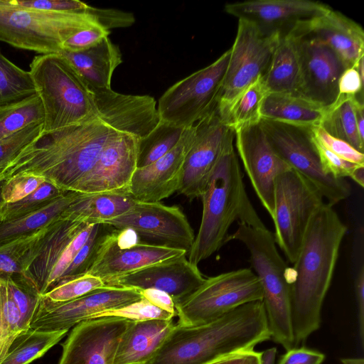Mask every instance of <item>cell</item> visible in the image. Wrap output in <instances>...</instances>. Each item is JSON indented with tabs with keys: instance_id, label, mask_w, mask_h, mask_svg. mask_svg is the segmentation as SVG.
Segmentation results:
<instances>
[{
	"instance_id": "obj_38",
	"label": "cell",
	"mask_w": 364,
	"mask_h": 364,
	"mask_svg": "<svg viewBox=\"0 0 364 364\" xmlns=\"http://www.w3.org/2000/svg\"><path fill=\"white\" fill-rule=\"evenodd\" d=\"M36 93L28 71L13 63L0 51V105Z\"/></svg>"
},
{
	"instance_id": "obj_4",
	"label": "cell",
	"mask_w": 364,
	"mask_h": 364,
	"mask_svg": "<svg viewBox=\"0 0 364 364\" xmlns=\"http://www.w3.org/2000/svg\"><path fill=\"white\" fill-rule=\"evenodd\" d=\"M200 198L202 218L187 258L198 265L226 243L234 223L265 228L246 191L234 144L223 154Z\"/></svg>"
},
{
	"instance_id": "obj_43",
	"label": "cell",
	"mask_w": 364,
	"mask_h": 364,
	"mask_svg": "<svg viewBox=\"0 0 364 364\" xmlns=\"http://www.w3.org/2000/svg\"><path fill=\"white\" fill-rule=\"evenodd\" d=\"M106 286L102 279L85 274L59 281L41 297L53 303H63L78 299Z\"/></svg>"
},
{
	"instance_id": "obj_55",
	"label": "cell",
	"mask_w": 364,
	"mask_h": 364,
	"mask_svg": "<svg viewBox=\"0 0 364 364\" xmlns=\"http://www.w3.org/2000/svg\"><path fill=\"white\" fill-rule=\"evenodd\" d=\"M354 290L358 309V332L363 346L364 341V265L363 263L355 276Z\"/></svg>"
},
{
	"instance_id": "obj_5",
	"label": "cell",
	"mask_w": 364,
	"mask_h": 364,
	"mask_svg": "<svg viewBox=\"0 0 364 364\" xmlns=\"http://www.w3.org/2000/svg\"><path fill=\"white\" fill-rule=\"evenodd\" d=\"M28 73L43 107L41 134L98 117L92 90L60 53L36 55Z\"/></svg>"
},
{
	"instance_id": "obj_27",
	"label": "cell",
	"mask_w": 364,
	"mask_h": 364,
	"mask_svg": "<svg viewBox=\"0 0 364 364\" xmlns=\"http://www.w3.org/2000/svg\"><path fill=\"white\" fill-rule=\"evenodd\" d=\"M168 320H131L123 334L114 364H144L156 353L175 326Z\"/></svg>"
},
{
	"instance_id": "obj_26",
	"label": "cell",
	"mask_w": 364,
	"mask_h": 364,
	"mask_svg": "<svg viewBox=\"0 0 364 364\" xmlns=\"http://www.w3.org/2000/svg\"><path fill=\"white\" fill-rule=\"evenodd\" d=\"M294 31L306 33L329 47L346 69L354 67L364 56V31L355 21L331 9L301 24Z\"/></svg>"
},
{
	"instance_id": "obj_60",
	"label": "cell",
	"mask_w": 364,
	"mask_h": 364,
	"mask_svg": "<svg viewBox=\"0 0 364 364\" xmlns=\"http://www.w3.org/2000/svg\"><path fill=\"white\" fill-rule=\"evenodd\" d=\"M341 360L343 364H364V360L362 358H342Z\"/></svg>"
},
{
	"instance_id": "obj_13",
	"label": "cell",
	"mask_w": 364,
	"mask_h": 364,
	"mask_svg": "<svg viewBox=\"0 0 364 364\" xmlns=\"http://www.w3.org/2000/svg\"><path fill=\"white\" fill-rule=\"evenodd\" d=\"M279 38L277 34H264L252 23L238 19L216 109L221 119L237 97L257 79L264 77Z\"/></svg>"
},
{
	"instance_id": "obj_24",
	"label": "cell",
	"mask_w": 364,
	"mask_h": 364,
	"mask_svg": "<svg viewBox=\"0 0 364 364\" xmlns=\"http://www.w3.org/2000/svg\"><path fill=\"white\" fill-rule=\"evenodd\" d=\"M97 117L113 129L141 139L160 122L154 97L120 94L111 89L91 88Z\"/></svg>"
},
{
	"instance_id": "obj_42",
	"label": "cell",
	"mask_w": 364,
	"mask_h": 364,
	"mask_svg": "<svg viewBox=\"0 0 364 364\" xmlns=\"http://www.w3.org/2000/svg\"><path fill=\"white\" fill-rule=\"evenodd\" d=\"M113 230L114 228L105 223L96 224L90 235L59 281L87 274L95 262L100 248Z\"/></svg>"
},
{
	"instance_id": "obj_30",
	"label": "cell",
	"mask_w": 364,
	"mask_h": 364,
	"mask_svg": "<svg viewBox=\"0 0 364 364\" xmlns=\"http://www.w3.org/2000/svg\"><path fill=\"white\" fill-rule=\"evenodd\" d=\"M326 109L298 95L268 93L261 114L262 119L312 128L321 125Z\"/></svg>"
},
{
	"instance_id": "obj_34",
	"label": "cell",
	"mask_w": 364,
	"mask_h": 364,
	"mask_svg": "<svg viewBox=\"0 0 364 364\" xmlns=\"http://www.w3.org/2000/svg\"><path fill=\"white\" fill-rule=\"evenodd\" d=\"M68 331H42L29 328L16 337L0 364H29L60 341Z\"/></svg>"
},
{
	"instance_id": "obj_61",
	"label": "cell",
	"mask_w": 364,
	"mask_h": 364,
	"mask_svg": "<svg viewBox=\"0 0 364 364\" xmlns=\"http://www.w3.org/2000/svg\"><path fill=\"white\" fill-rule=\"evenodd\" d=\"M4 182V180H0V207L3 203V200H2V197H1V188H2Z\"/></svg>"
},
{
	"instance_id": "obj_23",
	"label": "cell",
	"mask_w": 364,
	"mask_h": 364,
	"mask_svg": "<svg viewBox=\"0 0 364 364\" xmlns=\"http://www.w3.org/2000/svg\"><path fill=\"white\" fill-rule=\"evenodd\" d=\"M205 280L198 265L191 263L187 255H183L110 279L105 284L140 291L159 290L169 295L176 307L195 292Z\"/></svg>"
},
{
	"instance_id": "obj_56",
	"label": "cell",
	"mask_w": 364,
	"mask_h": 364,
	"mask_svg": "<svg viewBox=\"0 0 364 364\" xmlns=\"http://www.w3.org/2000/svg\"><path fill=\"white\" fill-rule=\"evenodd\" d=\"M262 352L249 349L233 353L205 364H260Z\"/></svg>"
},
{
	"instance_id": "obj_9",
	"label": "cell",
	"mask_w": 364,
	"mask_h": 364,
	"mask_svg": "<svg viewBox=\"0 0 364 364\" xmlns=\"http://www.w3.org/2000/svg\"><path fill=\"white\" fill-rule=\"evenodd\" d=\"M262 288L250 268L205 278L202 285L178 305L176 324L198 326L212 321L243 304L262 301Z\"/></svg>"
},
{
	"instance_id": "obj_54",
	"label": "cell",
	"mask_w": 364,
	"mask_h": 364,
	"mask_svg": "<svg viewBox=\"0 0 364 364\" xmlns=\"http://www.w3.org/2000/svg\"><path fill=\"white\" fill-rule=\"evenodd\" d=\"M338 95L360 96L363 95V79L355 67L346 68L340 76Z\"/></svg>"
},
{
	"instance_id": "obj_35",
	"label": "cell",
	"mask_w": 364,
	"mask_h": 364,
	"mask_svg": "<svg viewBox=\"0 0 364 364\" xmlns=\"http://www.w3.org/2000/svg\"><path fill=\"white\" fill-rule=\"evenodd\" d=\"M267 94L262 77L257 79L237 97L221 120L233 131L243 126L259 123L262 103Z\"/></svg>"
},
{
	"instance_id": "obj_20",
	"label": "cell",
	"mask_w": 364,
	"mask_h": 364,
	"mask_svg": "<svg viewBox=\"0 0 364 364\" xmlns=\"http://www.w3.org/2000/svg\"><path fill=\"white\" fill-rule=\"evenodd\" d=\"M130 321L119 316H105L79 323L61 344L58 364H114Z\"/></svg>"
},
{
	"instance_id": "obj_51",
	"label": "cell",
	"mask_w": 364,
	"mask_h": 364,
	"mask_svg": "<svg viewBox=\"0 0 364 364\" xmlns=\"http://www.w3.org/2000/svg\"><path fill=\"white\" fill-rule=\"evenodd\" d=\"M15 5L46 11L77 13L90 9V6L78 0H10Z\"/></svg>"
},
{
	"instance_id": "obj_41",
	"label": "cell",
	"mask_w": 364,
	"mask_h": 364,
	"mask_svg": "<svg viewBox=\"0 0 364 364\" xmlns=\"http://www.w3.org/2000/svg\"><path fill=\"white\" fill-rule=\"evenodd\" d=\"M48 227L0 246V275L21 276L23 274L28 267L30 249Z\"/></svg>"
},
{
	"instance_id": "obj_12",
	"label": "cell",
	"mask_w": 364,
	"mask_h": 364,
	"mask_svg": "<svg viewBox=\"0 0 364 364\" xmlns=\"http://www.w3.org/2000/svg\"><path fill=\"white\" fill-rule=\"evenodd\" d=\"M95 225L65 213L41 238L36 255L21 279L38 294H44L60 280Z\"/></svg>"
},
{
	"instance_id": "obj_49",
	"label": "cell",
	"mask_w": 364,
	"mask_h": 364,
	"mask_svg": "<svg viewBox=\"0 0 364 364\" xmlns=\"http://www.w3.org/2000/svg\"><path fill=\"white\" fill-rule=\"evenodd\" d=\"M312 139L326 174L336 178H350L355 169L362 166L341 159L319 144L313 136Z\"/></svg>"
},
{
	"instance_id": "obj_37",
	"label": "cell",
	"mask_w": 364,
	"mask_h": 364,
	"mask_svg": "<svg viewBox=\"0 0 364 364\" xmlns=\"http://www.w3.org/2000/svg\"><path fill=\"white\" fill-rule=\"evenodd\" d=\"M186 129L161 120L148 135L138 140L137 168L151 164L170 151Z\"/></svg>"
},
{
	"instance_id": "obj_47",
	"label": "cell",
	"mask_w": 364,
	"mask_h": 364,
	"mask_svg": "<svg viewBox=\"0 0 364 364\" xmlns=\"http://www.w3.org/2000/svg\"><path fill=\"white\" fill-rule=\"evenodd\" d=\"M313 137L326 149L349 162L364 166V154L348 142L333 136L321 126L312 127Z\"/></svg>"
},
{
	"instance_id": "obj_39",
	"label": "cell",
	"mask_w": 364,
	"mask_h": 364,
	"mask_svg": "<svg viewBox=\"0 0 364 364\" xmlns=\"http://www.w3.org/2000/svg\"><path fill=\"white\" fill-rule=\"evenodd\" d=\"M67 192L46 181L36 191L21 200L14 203H2L0 207V222L14 220L41 209Z\"/></svg>"
},
{
	"instance_id": "obj_3",
	"label": "cell",
	"mask_w": 364,
	"mask_h": 364,
	"mask_svg": "<svg viewBox=\"0 0 364 364\" xmlns=\"http://www.w3.org/2000/svg\"><path fill=\"white\" fill-rule=\"evenodd\" d=\"M271 339L262 301L243 304L208 323L175 324L144 364H205Z\"/></svg>"
},
{
	"instance_id": "obj_36",
	"label": "cell",
	"mask_w": 364,
	"mask_h": 364,
	"mask_svg": "<svg viewBox=\"0 0 364 364\" xmlns=\"http://www.w3.org/2000/svg\"><path fill=\"white\" fill-rule=\"evenodd\" d=\"M43 105L36 93L0 105V139L30 124L43 122Z\"/></svg>"
},
{
	"instance_id": "obj_18",
	"label": "cell",
	"mask_w": 364,
	"mask_h": 364,
	"mask_svg": "<svg viewBox=\"0 0 364 364\" xmlns=\"http://www.w3.org/2000/svg\"><path fill=\"white\" fill-rule=\"evenodd\" d=\"M235 132V146L246 174L271 218L277 178L291 168L274 150L260 124L241 127Z\"/></svg>"
},
{
	"instance_id": "obj_7",
	"label": "cell",
	"mask_w": 364,
	"mask_h": 364,
	"mask_svg": "<svg viewBox=\"0 0 364 364\" xmlns=\"http://www.w3.org/2000/svg\"><path fill=\"white\" fill-rule=\"evenodd\" d=\"M98 25L92 6L84 12H51L0 0V41L16 48L40 54L60 53L68 38Z\"/></svg>"
},
{
	"instance_id": "obj_28",
	"label": "cell",
	"mask_w": 364,
	"mask_h": 364,
	"mask_svg": "<svg viewBox=\"0 0 364 364\" xmlns=\"http://www.w3.org/2000/svg\"><path fill=\"white\" fill-rule=\"evenodd\" d=\"M75 68L87 85L94 89H111L112 77L122 63L118 46L108 38L81 52L60 53Z\"/></svg>"
},
{
	"instance_id": "obj_1",
	"label": "cell",
	"mask_w": 364,
	"mask_h": 364,
	"mask_svg": "<svg viewBox=\"0 0 364 364\" xmlns=\"http://www.w3.org/2000/svg\"><path fill=\"white\" fill-rule=\"evenodd\" d=\"M324 203L311 218L293 267L289 270L294 346L321 325V312L331 286L347 227Z\"/></svg>"
},
{
	"instance_id": "obj_15",
	"label": "cell",
	"mask_w": 364,
	"mask_h": 364,
	"mask_svg": "<svg viewBox=\"0 0 364 364\" xmlns=\"http://www.w3.org/2000/svg\"><path fill=\"white\" fill-rule=\"evenodd\" d=\"M137 237L131 230L114 228L87 274L105 283L146 267L188 255L186 250L139 241Z\"/></svg>"
},
{
	"instance_id": "obj_53",
	"label": "cell",
	"mask_w": 364,
	"mask_h": 364,
	"mask_svg": "<svg viewBox=\"0 0 364 364\" xmlns=\"http://www.w3.org/2000/svg\"><path fill=\"white\" fill-rule=\"evenodd\" d=\"M325 355L305 347L292 348L284 354L277 364H321Z\"/></svg>"
},
{
	"instance_id": "obj_46",
	"label": "cell",
	"mask_w": 364,
	"mask_h": 364,
	"mask_svg": "<svg viewBox=\"0 0 364 364\" xmlns=\"http://www.w3.org/2000/svg\"><path fill=\"white\" fill-rule=\"evenodd\" d=\"M46 178L41 176L21 173L4 181L1 188L3 203H14L21 200L36 191Z\"/></svg>"
},
{
	"instance_id": "obj_50",
	"label": "cell",
	"mask_w": 364,
	"mask_h": 364,
	"mask_svg": "<svg viewBox=\"0 0 364 364\" xmlns=\"http://www.w3.org/2000/svg\"><path fill=\"white\" fill-rule=\"evenodd\" d=\"M109 34V31L101 25L83 29L63 42L62 51L76 53L86 50L100 43Z\"/></svg>"
},
{
	"instance_id": "obj_48",
	"label": "cell",
	"mask_w": 364,
	"mask_h": 364,
	"mask_svg": "<svg viewBox=\"0 0 364 364\" xmlns=\"http://www.w3.org/2000/svg\"><path fill=\"white\" fill-rule=\"evenodd\" d=\"M105 316H119L130 320H168L175 317V315L158 307L144 298L122 309L102 313L97 318Z\"/></svg>"
},
{
	"instance_id": "obj_6",
	"label": "cell",
	"mask_w": 364,
	"mask_h": 364,
	"mask_svg": "<svg viewBox=\"0 0 364 364\" xmlns=\"http://www.w3.org/2000/svg\"><path fill=\"white\" fill-rule=\"evenodd\" d=\"M241 242L247 248L252 271L262 288L264 305L271 339L286 350L294 348L291 323L290 282L286 262L279 254L274 235L267 227L239 224L226 242Z\"/></svg>"
},
{
	"instance_id": "obj_33",
	"label": "cell",
	"mask_w": 364,
	"mask_h": 364,
	"mask_svg": "<svg viewBox=\"0 0 364 364\" xmlns=\"http://www.w3.org/2000/svg\"><path fill=\"white\" fill-rule=\"evenodd\" d=\"M358 97L339 95L334 103L326 107L320 126L329 134L363 153L364 143L360 141L356 128L355 109Z\"/></svg>"
},
{
	"instance_id": "obj_2",
	"label": "cell",
	"mask_w": 364,
	"mask_h": 364,
	"mask_svg": "<svg viewBox=\"0 0 364 364\" xmlns=\"http://www.w3.org/2000/svg\"><path fill=\"white\" fill-rule=\"evenodd\" d=\"M115 131L97 117L41 134L0 169V180L32 173L43 176L64 191H73L93 167Z\"/></svg>"
},
{
	"instance_id": "obj_21",
	"label": "cell",
	"mask_w": 364,
	"mask_h": 364,
	"mask_svg": "<svg viewBox=\"0 0 364 364\" xmlns=\"http://www.w3.org/2000/svg\"><path fill=\"white\" fill-rule=\"evenodd\" d=\"M138 140L124 133L113 132L93 167L73 192L129 193L132 179L137 168Z\"/></svg>"
},
{
	"instance_id": "obj_10",
	"label": "cell",
	"mask_w": 364,
	"mask_h": 364,
	"mask_svg": "<svg viewBox=\"0 0 364 364\" xmlns=\"http://www.w3.org/2000/svg\"><path fill=\"white\" fill-rule=\"evenodd\" d=\"M230 49L209 65L171 86L157 106L161 120L188 128L213 113L218 106Z\"/></svg>"
},
{
	"instance_id": "obj_11",
	"label": "cell",
	"mask_w": 364,
	"mask_h": 364,
	"mask_svg": "<svg viewBox=\"0 0 364 364\" xmlns=\"http://www.w3.org/2000/svg\"><path fill=\"white\" fill-rule=\"evenodd\" d=\"M260 126L276 153L294 170L311 181L326 203L333 206L347 199L351 188L346 179L326 174L311 135V128L262 119Z\"/></svg>"
},
{
	"instance_id": "obj_45",
	"label": "cell",
	"mask_w": 364,
	"mask_h": 364,
	"mask_svg": "<svg viewBox=\"0 0 364 364\" xmlns=\"http://www.w3.org/2000/svg\"><path fill=\"white\" fill-rule=\"evenodd\" d=\"M43 122L34 123L0 139V169L41 134Z\"/></svg>"
},
{
	"instance_id": "obj_17",
	"label": "cell",
	"mask_w": 364,
	"mask_h": 364,
	"mask_svg": "<svg viewBox=\"0 0 364 364\" xmlns=\"http://www.w3.org/2000/svg\"><path fill=\"white\" fill-rule=\"evenodd\" d=\"M105 224L117 230H131L144 240L188 252L195 240L194 230L183 210L160 202L137 201L129 211Z\"/></svg>"
},
{
	"instance_id": "obj_8",
	"label": "cell",
	"mask_w": 364,
	"mask_h": 364,
	"mask_svg": "<svg viewBox=\"0 0 364 364\" xmlns=\"http://www.w3.org/2000/svg\"><path fill=\"white\" fill-rule=\"evenodd\" d=\"M325 203L317 188L290 168L274 182V237L286 258L293 264L314 215Z\"/></svg>"
},
{
	"instance_id": "obj_32",
	"label": "cell",
	"mask_w": 364,
	"mask_h": 364,
	"mask_svg": "<svg viewBox=\"0 0 364 364\" xmlns=\"http://www.w3.org/2000/svg\"><path fill=\"white\" fill-rule=\"evenodd\" d=\"M80 193L68 191L46 206L18 218L0 222V246L43 229L65 215Z\"/></svg>"
},
{
	"instance_id": "obj_16",
	"label": "cell",
	"mask_w": 364,
	"mask_h": 364,
	"mask_svg": "<svg viewBox=\"0 0 364 364\" xmlns=\"http://www.w3.org/2000/svg\"><path fill=\"white\" fill-rule=\"evenodd\" d=\"M195 127V138L185 158L176 192L189 200L201 197L217 164L235 139L234 131L221 120L217 110Z\"/></svg>"
},
{
	"instance_id": "obj_58",
	"label": "cell",
	"mask_w": 364,
	"mask_h": 364,
	"mask_svg": "<svg viewBox=\"0 0 364 364\" xmlns=\"http://www.w3.org/2000/svg\"><path fill=\"white\" fill-rule=\"evenodd\" d=\"M276 354V348H271L262 352L260 364H274Z\"/></svg>"
},
{
	"instance_id": "obj_40",
	"label": "cell",
	"mask_w": 364,
	"mask_h": 364,
	"mask_svg": "<svg viewBox=\"0 0 364 364\" xmlns=\"http://www.w3.org/2000/svg\"><path fill=\"white\" fill-rule=\"evenodd\" d=\"M23 332L20 311L5 280L0 277V363L14 340Z\"/></svg>"
},
{
	"instance_id": "obj_44",
	"label": "cell",
	"mask_w": 364,
	"mask_h": 364,
	"mask_svg": "<svg viewBox=\"0 0 364 364\" xmlns=\"http://www.w3.org/2000/svg\"><path fill=\"white\" fill-rule=\"evenodd\" d=\"M0 277L5 280L20 311L23 331H28L40 304L41 296L29 287L20 275H0Z\"/></svg>"
},
{
	"instance_id": "obj_52",
	"label": "cell",
	"mask_w": 364,
	"mask_h": 364,
	"mask_svg": "<svg viewBox=\"0 0 364 364\" xmlns=\"http://www.w3.org/2000/svg\"><path fill=\"white\" fill-rule=\"evenodd\" d=\"M92 14L97 18L100 24L109 30V28L127 27L134 21L132 13L115 9H103L92 7Z\"/></svg>"
},
{
	"instance_id": "obj_14",
	"label": "cell",
	"mask_w": 364,
	"mask_h": 364,
	"mask_svg": "<svg viewBox=\"0 0 364 364\" xmlns=\"http://www.w3.org/2000/svg\"><path fill=\"white\" fill-rule=\"evenodd\" d=\"M141 299L140 290L111 286L63 303H53L41 297L29 328L42 331L70 330L82 321L122 309Z\"/></svg>"
},
{
	"instance_id": "obj_57",
	"label": "cell",
	"mask_w": 364,
	"mask_h": 364,
	"mask_svg": "<svg viewBox=\"0 0 364 364\" xmlns=\"http://www.w3.org/2000/svg\"><path fill=\"white\" fill-rule=\"evenodd\" d=\"M141 294L142 298L176 316L175 303L171 297L165 292L149 289L141 290Z\"/></svg>"
},
{
	"instance_id": "obj_22",
	"label": "cell",
	"mask_w": 364,
	"mask_h": 364,
	"mask_svg": "<svg viewBox=\"0 0 364 364\" xmlns=\"http://www.w3.org/2000/svg\"><path fill=\"white\" fill-rule=\"evenodd\" d=\"M331 9L323 3L311 0H250L225 6L228 14L252 23L264 34L280 37Z\"/></svg>"
},
{
	"instance_id": "obj_59",
	"label": "cell",
	"mask_w": 364,
	"mask_h": 364,
	"mask_svg": "<svg viewBox=\"0 0 364 364\" xmlns=\"http://www.w3.org/2000/svg\"><path fill=\"white\" fill-rule=\"evenodd\" d=\"M357 184L360 186L363 187L364 186V166H358L354 173H353L351 178Z\"/></svg>"
},
{
	"instance_id": "obj_25",
	"label": "cell",
	"mask_w": 364,
	"mask_h": 364,
	"mask_svg": "<svg viewBox=\"0 0 364 364\" xmlns=\"http://www.w3.org/2000/svg\"><path fill=\"white\" fill-rule=\"evenodd\" d=\"M195 135V125L186 128L179 142L170 151L151 164L136 168L129 193L138 201L155 203L177 192L185 158Z\"/></svg>"
},
{
	"instance_id": "obj_29",
	"label": "cell",
	"mask_w": 364,
	"mask_h": 364,
	"mask_svg": "<svg viewBox=\"0 0 364 364\" xmlns=\"http://www.w3.org/2000/svg\"><path fill=\"white\" fill-rule=\"evenodd\" d=\"M262 80L268 93L299 95L301 69L293 33L279 38Z\"/></svg>"
},
{
	"instance_id": "obj_19",
	"label": "cell",
	"mask_w": 364,
	"mask_h": 364,
	"mask_svg": "<svg viewBox=\"0 0 364 364\" xmlns=\"http://www.w3.org/2000/svg\"><path fill=\"white\" fill-rule=\"evenodd\" d=\"M301 69L298 96L328 107L338 96V84L346 69L338 55L311 36L294 31Z\"/></svg>"
},
{
	"instance_id": "obj_31",
	"label": "cell",
	"mask_w": 364,
	"mask_h": 364,
	"mask_svg": "<svg viewBox=\"0 0 364 364\" xmlns=\"http://www.w3.org/2000/svg\"><path fill=\"white\" fill-rule=\"evenodd\" d=\"M137 201L129 193H80L66 215L92 224L105 223L129 211Z\"/></svg>"
}]
</instances>
